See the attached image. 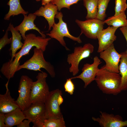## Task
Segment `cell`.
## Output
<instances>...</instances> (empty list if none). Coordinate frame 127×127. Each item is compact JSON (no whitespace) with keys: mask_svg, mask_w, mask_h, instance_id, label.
I'll return each mask as SVG.
<instances>
[{"mask_svg":"<svg viewBox=\"0 0 127 127\" xmlns=\"http://www.w3.org/2000/svg\"><path fill=\"white\" fill-rule=\"evenodd\" d=\"M7 30L10 31L12 35L10 48L11 51V59L8 61L11 62L13 60L17 51L22 48L24 44L21 41L22 37L21 35L15 29L13 24L10 23Z\"/></svg>","mask_w":127,"mask_h":127,"instance_id":"obj_18","label":"cell"},{"mask_svg":"<svg viewBox=\"0 0 127 127\" xmlns=\"http://www.w3.org/2000/svg\"><path fill=\"white\" fill-rule=\"evenodd\" d=\"M125 12L120 14L116 16L108 17L104 22L108 25L117 27L127 26V19Z\"/></svg>","mask_w":127,"mask_h":127,"instance_id":"obj_22","label":"cell"},{"mask_svg":"<svg viewBox=\"0 0 127 127\" xmlns=\"http://www.w3.org/2000/svg\"><path fill=\"white\" fill-rule=\"evenodd\" d=\"M63 14L61 12H57L55 16V18L59 20V22L58 23L54 24L52 27V30L46 35L51 38H54L57 40L65 48L66 50L70 51V50L66 46L64 38L66 37L79 43H81L82 42L80 37L81 34H80L78 37H75L71 35L68 30L67 23L63 20Z\"/></svg>","mask_w":127,"mask_h":127,"instance_id":"obj_4","label":"cell"},{"mask_svg":"<svg viewBox=\"0 0 127 127\" xmlns=\"http://www.w3.org/2000/svg\"><path fill=\"white\" fill-rule=\"evenodd\" d=\"M99 56L105 62V68L113 72L119 73V63L121 57L115 50L113 44L103 51L99 53Z\"/></svg>","mask_w":127,"mask_h":127,"instance_id":"obj_11","label":"cell"},{"mask_svg":"<svg viewBox=\"0 0 127 127\" xmlns=\"http://www.w3.org/2000/svg\"><path fill=\"white\" fill-rule=\"evenodd\" d=\"M126 0H115V13L114 16H116L125 12L127 8Z\"/></svg>","mask_w":127,"mask_h":127,"instance_id":"obj_27","label":"cell"},{"mask_svg":"<svg viewBox=\"0 0 127 127\" xmlns=\"http://www.w3.org/2000/svg\"><path fill=\"white\" fill-rule=\"evenodd\" d=\"M63 118L56 119H46L43 127H65Z\"/></svg>","mask_w":127,"mask_h":127,"instance_id":"obj_26","label":"cell"},{"mask_svg":"<svg viewBox=\"0 0 127 127\" xmlns=\"http://www.w3.org/2000/svg\"><path fill=\"white\" fill-rule=\"evenodd\" d=\"M99 117H92L94 121L98 122L102 127H124L127 126V120L124 121L119 115H115L106 112L100 111Z\"/></svg>","mask_w":127,"mask_h":127,"instance_id":"obj_13","label":"cell"},{"mask_svg":"<svg viewBox=\"0 0 127 127\" xmlns=\"http://www.w3.org/2000/svg\"><path fill=\"white\" fill-rule=\"evenodd\" d=\"M52 0H42V4L43 5L50 3Z\"/></svg>","mask_w":127,"mask_h":127,"instance_id":"obj_34","label":"cell"},{"mask_svg":"<svg viewBox=\"0 0 127 127\" xmlns=\"http://www.w3.org/2000/svg\"><path fill=\"white\" fill-rule=\"evenodd\" d=\"M121 57L119 65V73L121 77V91L127 90V53L125 52L120 53Z\"/></svg>","mask_w":127,"mask_h":127,"instance_id":"obj_20","label":"cell"},{"mask_svg":"<svg viewBox=\"0 0 127 127\" xmlns=\"http://www.w3.org/2000/svg\"><path fill=\"white\" fill-rule=\"evenodd\" d=\"M8 81L5 84L6 93L0 94V112L5 114L19 108L15 99L11 96L8 87Z\"/></svg>","mask_w":127,"mask_h":127,"instance_id":"obj_17","label":"cell"},{"mask_svg":"<svg viewBox=\"0 0 127 127\" xmlns=\"http://www.w3.org/2000/svg\"><path fill=\"white\" fill-rule=\"evenodd\" d=\"M111 0H98V12L96 18L104 21L106 17V11Z\"/></svg>","mask_w":127,"mask_h":127,"instance_id":"obj_24","label":"cell"},{"mask_svg":"<svg viewBox=\"0 0 127 127\" xmlns=\"http://www.w3.org/2000/svg\"><path fill=\"white\" fill-rule=\"evenodd\" d=\"M118 28L109 26L105 29H103L99 32L97 38L99 44L98 53L103 51L113 44L116 39L115 34Z\"/></svg>","mask_w":127,"mask_h":127,"instance_id":"obj_14","label":"cell"},{"mask_svg":"<svg viewBox=\"0 0 127 127\" xmlns=\"http://www.w3.org/2000/svg\"><path fill=\"white\" fill-rule=\"evenodd\" d=\"M24 19L21 23L18 26L15 27V29L20 32L22 38L24 40L26 38V32L30 30L37 31L42 37L46 38V35L41 32L40 29L36 27L34 24V21L36 16L33 13H30L28 16L24 15Z\"/></svg>","mask_w":127,"mask_h":127,"instance_id":"obj_16","label":"cell"},{"mask_svg":"<svg viewBox=\"0 0 127 127\" xmlns=\"http://www.w3.org/2000/svg\"><path fill=\"white\" fill-rule=\"evenodd\" d=\"M102 63L97 56L93 58V63L90 64L86 63L84 64L82 69V72L78 75L71 77V78H76L81 79L84 83V87L86 88L92 82L95 80L97 74L99 69V65Z\"/></svg>","mask_w":127,"mask_h":127,"instance_id":"obj_12","label":"cell"},{"mask_svg":"<svg viewBox=\"0 0 127 127\" xmlns=\"http://www.w3.org/2000/svg\"><path fill=\"white\" fill-rule=\"evenodd\" d=\"M120 30L125 38L127 42V26L120 27ZM125 52L127 53V49Z\"/></svg>","mask_w":127,"mask_h":127,"instance_id":"obj_31","label":"cell"},{"mask_svg":"<svg viewBox=\"0 0 127 127\" xmlns=\"http://www.w3.org/2000/svg\"><path fill=\"white\" fill-rule=\"evenodd\" d=\"M31 122V121L29 119L23 120L17 125V127H29V124Z\"/></svg>","mask_w":127,"mask_h":127,"instance_id":"obj_30","label":"cell"},{"mask_svg":"<svg viewBox=\"0 0 127 127\" xmlns=\"http://www.w3.org/2000/svg\"><path fill=\"white\" fill-rule=\"evenodd\" d=\"M75 22L81 29V34H83L87 38L95 40L97 39L99 34L103 29L105 24L104 21L96 18L84 21L76 19Z\"/></svg>","mask_w":127,"mask_h":127,"instance_id":"obj_10","label":"cell"},{"mask_svg":"<svg viewBox=\"0 0 127 127\" xmlns=\"http://www.w3.org/2000/svg\"><path fill=\"white\" fill-rule=\"evenodd\" d=\"M7 4L9 6L10 8L8 12L4 17L5 20H9L12 15H16L20 14L24 15L28 13V12L25 11L21 7L20 0H9Z\"/></svg>","mask_w":127,"mask_h":127,"instance_id":"obj_21","label":"cell"},{"mask_svg":"<svg viewBox=\"0 0 127 127\" xmlns=\"http://www.w3.org/2000/svg\"><path fill=\"white\" fill-rule=\"evenodd\" d=\"M62 95H60L58 96L57 101L59 105L60 106L63 102V99L62 96Z\"/></svg>","mask_w":127,"mask_h":127,"instance_id":"obj_33","label":"cell"},{"mask_svg":"<svg viewBox=\"0 0 127 127\" xmlns=\"http://www.w3.org/2000/svg\"><path fill=\"white\" fill-rule=\"evenodd\" d=\"M70 78L67 79L64 86L65 91L70 95L73 94L75 88L74 85Z\"/></svg>","mask_w":127,"mask_h":127,"instance_id":"obj_28","label":"cell"},{"mask_svg":"<svg viewBox=\"0 0 127 127\" xmlns=\"http://www.w3.org/2000/svg\"><path fill=\"white\" fill-rule=\"evenodd\" d=\"M62 91L58 89L50 91L44 102L46 119H56L63 118L57 99Z\"/></svg>","mask_w":127,"mask_h":127,"instance_id":"obj_9","label":"cell"},{"mask_svg":"<svg viewBox=\"0 0 127 127\" xmlns=\"http://www.w3.org/2000/svg\"><path fill=\"white\" fill-rule=\"evenodd\" d=\"M8 31L6 30V32L0 40V50L1 51L2 48L6 45L11 43L12 38H8Z\"/></svg>","mask_w":127,"mask_h":127,"instance_id":"obj_29","label":"cell"},{"mask_svg":"<svg viewBox=\"0 0 127 127\" xmlns=\"http://www.w3.org/2000/svg\"><path fill=\"white\" fill-rule=\"evenodd\" d=\"M23 112L25 119L29 120L33 123V127H43L46 119L44 103H32Z\"/></svg>","mask_w":127,"mask_h":127,"instance_id":"obj_8","label":"cell"},{"mask_svg":"<svg viewBox=\"0 0 127 127\" xmlns=\"http://www.w3.org/2000/svg\"><path fill=\"white\" fill-rule=\"evenodd\" d=\"M58 10L57 6L50 2L41 6L33 14L36 16H42L45 19L48 24V30H50L55 23V18L58 12Z\"/></svg>","mask_w":127,"mask_h":127,"instance_id":"obj_15","label":"cell"},{"mask_svg":"<svg viewBox=\"0 0 127 127\" xmlns=\"http://www.w3.org/2000/svg\"><path fill=\"white\" fill-rule=\"evenodd\" d=\"M34 54L32 57L23 64L18 67L17 71L24 68L36 71H41L40 69H45L52 78L55 77L56 73L53 66L48 62L46 61L44 56L42 50L37 48L33 50Z\"/></svg>","mask_w":127,"mask_h":127,"instance_id":"obj_3","label":"cell"},{"mask_svg":"<svg viewBox=\"0 0 127 127\" xmlns=\"http://www.w3.org/2000/svg\"><path fill=\"white\" fill-rule=\"evenodd\" d=\"M95 80L99 89L104 94L116 95L122 91L120 75L107 70L104 65L99 69Z\"/></svg>","mask_w":127,"mask_h":127,"instance_id":"obj_2","label":"cell"},{"mask_svg":"<svg viewBox=\"0 0 127 127\" xmlns=\"http://www.w3.org/2000/svg\"><path fill=\"white\" fill-rule=\"evenodd\" d=\"M5 115L4 123L6 127L17 126L25 119L23 111L19 108L5 114Z\"/></svg>","mask_w":127,"mask_h":127,"instance_id":"obj_19","label":"cell"},{"mask_svg":"<svg viewBox=\"0 0 127 127\" xmlns=\"http://www.w3.org/2000/svg\"><path fill=\"white\" fill-rule=\"evenodd\" d=\"M5 118V114L1 112L0 113V127H6L4 123Z\"/></svg>","mask_w":127,"mask_h":127,"instance_id":"obj_32","label":"cell"},{"mask_svg":"<svg viewBox=\"0 0 127 127\" xmlns=\"http://www.w3.org/2000/svg\"><path fill=\"white\" fill-rule=\"evenodd\" d=\"M25 36L24 45L21 50L16 54L14 59L11 62L8 61L3 64L0 69L1 72L8 80L13 78L17 71L20 65V60L22 56L28 54L30 51L34 47L40 48L44 52L51 39L50 37L36 36L33 33L29 34Z\"/></svg>","mask_w":127,"mask_h":127,"instance_id":"obj_1","label":"cell"},{"mask_svg":"<svg viewBox=\"0 0 127 127\" xmlns=\"http://www.w3.org/2000/svg\"><path fill=\"white\" fill-rule=\"evenodd\" d=\"M47 76L46 73L41 71L36 76L37 80L33 82L31 89L32 104L36 103H44L50 92L46 81Z\"/></svg>","mask_w":127,"mask_h":127,"instance_id":"obj_6","label":"cell"},{"mask_svg":"<svg viewBox=\"0 0 127 127\" xmlns=\"http://www.w3.org/2000/svg\"><path fill=\"white\" fill-rule=\"evenodd\" d=\"M83 5L87 11L86 19L96 18L98 12V0H83Z\"/></svg>","mask_w":127,"mask_h":127,"instance_id":"obj_23","label":"cell"},{"mask_svg":"<svg viewBox=\"0 0 127 127\" xmlns=\"http://www.w3.org/2000/svg\"><path fill=\"white\" fill-rule=\"evenodd\" d=\"M40 0H36L37 1H40Z\"/></svg>","mask_w":127,"mask_h":127,"instance_id":"obj_35","label":"cell"},{"mask_svg":"<svg viewBox=\"0 0 127 127\" xmlns=\"http://www.w3.org/2000/svg\"><path fill=\"white\" fill-rule=\"evenodd\" d=\"M94 47L91 44H85L83 46L75 47L73 52L67 56V62L71 66L69 71L75 76L79 72V66L81 61L89 57L94 51Z\"/></svg>","mask_w":127,"mask_h":127,"instance_id":"obj_5","label":"cell"},{"mask_svg":"<svg viewBox=\"0 0 127 127\" xmlns=\"http://www.w3.org/2000/svg\"><path fill=\"white\" fill-rule=\"evenodd\" d=\"M33 82L27 75H22L20 78L18 87L19 96L16 101L23 111L32 104L31 89Z\"/></svg>","mask_w":127,"mask_h":127,"instance_id":"obj_7","label":"cell"},{"mask_svg":"<svg viewBox=\"0 0 127 127\" xmlns=\"http://www.w3.org/2000/svg\"><path fill=\"white\" fill-rule=\"evenodd\" d=\"M80 0H52L51 2L56 5L58 10L60 11L63 8L69 9L71 5L77 3Z\"/></svg>","mask_w":127,"mask_h":127,"instance_id":"obj_25","label":"cell"}]
</instances>
